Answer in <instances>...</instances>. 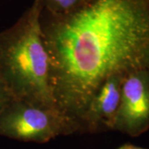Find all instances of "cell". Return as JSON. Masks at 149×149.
Instances as JSON below:
<instances>
[{
  "label": "cell",
  "mask_w": 149,
  "mask_h": 149,
  "mask_svg": "<svg viewBox=\"0 0 149 149\" xmlns=\"http://www.w3.org/2000/svg\"><path fill=\"white\" fill-rule=\"evenodd\" d=\"M41 27L58 111L81 132L92 97L113 75L149 70V0H85Z\"/></svg>",
  "instance_id": "1"
},
{
  "label": "cell",
  "mask_w": 149,
  "mask_h": 149,
  "mask_svg": "<svg viewBox=\"0 0 149 149\" xmlns=\"http://www.w3.org/2000/svg\"><path fill=\"white\" fill-rule=\"evenodd\" d=\"M42 11L39 0H34L13 26L0 32V76L14 100L57 109L41 27Z\"/></svg>",
  "instance_id": "2"
},
{
  "label": "cell",
  "mask_w": 149,
  "mask_h": 149,
  "mask_svg": "<svg viewBox=\"0 0 149 149\" xmlns=\"http://www.w3.org/2000/svg\"><path fill=\"white\" fill-rule=\"evenodd\" d=\"M78 132L57 109L12 100L0 112V135L25 142L43 143Z\"/></svg>",
  "instance_id": "3"
},
{
  "label": "cell",
  "mask_w": 149,
  "mask_h": 149,
  "mask_svg": "<svg viewBox=\"0 0 149 149\" xmlns=\"http://www.w3.org/2000/svg\"><path fill=\"white\" fill-rule=\"evenodd\" d=\"M149 128V70H139L123 80L113 130L137 137Z\"/></svg>",
  "instance_id": "4"
},
{
  "label": "cell",
  "mask_w": 149,
  "mask_h": 149,
  "mask_svg": "<svg viewBox=\"0 0 149 149\" xmlns=\"http://www.w3.org/2000/svg\"><path fill=\"white\" fill-rule=\"evenodd\" d=\"M127 76V75H126ZM124 75H113L92 97L81 121V132L113 130L121 99Z\"/></svg>",
  "instance_id": "5"
},
{
  "label": "cell",
  "mask_w": 149,
  "mask_h": 149,
  "mask_svg": "<svg viewBox=\"0 0 149 149\" xmlns=\"http://www.w3.org/2000/svg\"><path fill=\"white\" fill-rule=\"evenodd\" d=\"M85 0H39L44 13L52 16H63L77 9Z\"/></svg>",
  "instance_id": "6"
},
{
  "label": "cell",
  "mask_w": 149,
  "mask_h": 149,
  "mask_svg": "<svg viewBox=\"0 0 149 149\" xmlns=\"http://www.w3.org/2000/svg\"><path fill=\"white\" fill-rule=\"evenodd\" d=\"M13 100L7 86L4 84L3 79L0 76V112L2 111L8 104Z\"/></svg>",
  "instance_id": "7"
},
{
  "label": "cell",
  "mask_w": 149,
  "mask_h": 149,
  "mask_svg": "<svg viewBox=\"0 0 149 149\" xmlns=\"http://www.w3.org/2000/svg\"><path fill=\"white\" fill-rule=\"evenodd\" d=\"M123 148L124 149H145L143 148H139L137 146H133V145H130V144H126L123 145Z\"/></svg>",
  "instance_id": "8"
},
{
  "label": "cell",
  "mask_w": 149,
  "mask_h": 149,
  "mask_svg": "<svg viewBox=\"0 0 149 149\" xmlns=\"http://www.w3.org/2000/svg\"><path fill=\"white\" fill-rule=\"evenodd\" d=\"M118 149H124L123 148V146H122V147H120V148H119Z\"/></svg>",
  "instance_id": "9"
}]
</instances>
